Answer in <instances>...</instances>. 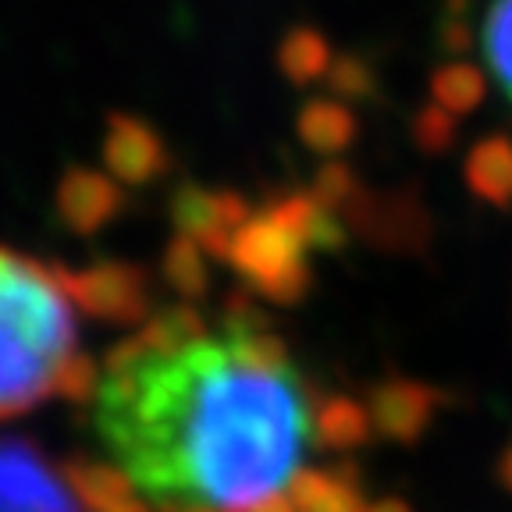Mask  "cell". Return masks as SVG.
Here are the masks:
<instances>
[{"instance_id": "ffe728a7", "label": "cell", "mask_w": 512, "mask_h": 512, "mask_svg": "<svg viewBox=\"0 0 512 512\" xmlns=\"http://www.w3.org/2000/svg\"><path fill=\"white\" fill-rule=\"evenodd\" d=\"M495 477H498V484H502V488L512 495V438L505 441L502 456H498V463H495Z\"/></svg>"}, {"instance_id": "4fadbf2b", "label": "cell", "mask_w": 512, "mask_h": 512, "mask_svg": "<svg viewBox=\"0 0 512 512\" xmlns=\"http://www.w3.org/2000/svg\"><path fill=\"white\" fill-rule=\"evenodd\" d=\"M431 96L441 111L466 118V114H473L484 104V96H488V75L470 61H445L441 68H434V75H431Z\"/></svg>"}, {"instance_id": "3957f363", "label": "cell", "mask_w": 512, "mask_h": 512, "mask_svg": "<svg viewBox=\"0 0 512 512\" xmlns=\"http://www.w3.org/2000/svg\"><path fill=\"white\" fill-rule=\"evenodd\" d=\"M224 260H232L235 271L274 303L292 306L313 288V267L306 264V242L274 210L249 217L235 232Z\"/></svg>"}, {"instance_id": "52a82bcc", "label": "cell", "mask_w": 512, "mask_h": 512, "mask_svg": "<svg viewBox=\"0 0 512 512\" xmlns=\"http://www.w3.org/2000/svg\"><path fill=\"white\" fill-rule=\"evenodd\" d=\"M466 189L495 210H512V139L495 132L470 146L463 160Z\"/></svg>"}, {"instance_id": "d6986e66", "label": "cell", "mask_w": 512, "mask_h": 512, "mask_svg": "<svg viewBox=\"0 0 512 512\" xmlns=\"http://www.w3.org/2000/svg\"><path fill=\"white\" fill-rule=\"evenodd\" d=\"M313 196L328 210H342L360 200L363 189H360V178L352 175L349 164H324V171H320L317 182H313Z\"/></svg>"}, {"instance_id": "44dd1931", "label": "cell", "mask_w": 512, "mask_h": 512, "mask_svg": "<svg viewBox=\"0 0 512 512\" xmlns=\"http://www.w3.org/2000/svg\"><path fill=\"white\" fill-rule=\"evenodd\" d=\"M363 512H413V509H409V502H402V498H377V502H370Z\"/></svg>"}, {"instance_id": "8fae6325", "label": "cell", "mask_w": 512, "mask_h": 512, "mask_svg": "<svg viewBox=\"0 0 512 512\" xmlns=\"http://www.w3.org/2000/svg\"><path fill=\"white\" fill-rule=\"evenodd\" d=\"M299 139L310 146L313 153H324V157H338L345 153L352 143H356V132H360V121L342 100L335 96H320V100H310L299 111Z\"/></svg>"}, {"instance_id": "7c38bea8", "label": "cell", "mask_w": 512, "mask_h": 512, "mask_svg": "<svg viewBox=\"0 0 512 512\" xmlns=\"http://www.w3.org/2000/svg\"><path fill=\"white\" fill-rule=\"evenodd\" d=\"M118 207V192L114 182L96 171H79L68 175L61 185V214L79 228V232H93L96 224H104Z\"/></svg>"}, {"instance_id": "e0dca14e", "label": "cell", "mask_w": 512, "mask_h": 512, "mask_svg": "<svg viewBox=\"0 0 512 512\" xmlns=\"http://www.w3.org/2000/svg\"><path fill=\"white\" fill-rule=\"evenodd\" d=\"M168 274L185 296H200V292H207V256H203L200 242L178 239L175 249L168 253Z\"/></svg>"}, {"instance_id": "2e32d148", "label": "cell", "mask_w": 512, "mask_h": 512, "mask_svg": "<svg viewBox=\"0 0 512 512\" xmlns=\"http://www.w3.org/2000/svg\"><path fill=\"white\" fill-rule=\"evenodd\" d=\"M409 128H413L416 150L427 153V157H441V153L452 150L459 139V118L456 114L441 111L438 104L420 107V111L413 114V125Z\"/></svg>"}, {"instance_id": "8992f818", "label": "cell", "mask_w": 512, "mask_h": 512, "mask_svg": "<svg viewBox=\"0 0 512 512\" xmlns=\"http://www.w3.org/2000/svg\"><path fill=\"white\" fill-rule=\"evenodd\" d=\"M72 299H79L86 310L100 317H139L146 310V281L139 271L125 264H104L86 274H68Z\"/></svg>"}, {"instance_id": "277c9868", "label": "cell", "mask_w": 512, "mask_h": 512, "mask_svg": "<svg viewBox=\"0 0 512 512\" xmlns=\"http://www.w3.org/2000/svg\"><path fill=\"white\" fill-rule=\"evenodd\" d=\"M0 512H93L75 470L25 438H0Z\"/></svg>"}, {"instance_id": "30bf717a", "label": "cell", "mask_w": 512, "mask_h": 512, "mask_svg": "<svg viewBox=\"0 0 512 512\" xmlns=\"http://www.w3.org/2000/svg\"><path fill=\"white\" fill-rule=\"evenodd\" d=\"M374 416L363 402L349 399V395H335V399L320 402L313 413V445L328 448V452H352V448L367 445L374 438Z\"/></svg>"}, {"instance_id": "7a4b0ae2", "label": "cell", "mask_w": 512, "mask_h": 512, "mask_svg": "<svg viewBox=\"0 0 512 512\" xmlns=\"http://www.w3.org/2000/svg\"><path fill=\"white\" fill-rule=\"evenodd\" d=\"M75 356V299L40 260L0 246V420L64 392Z\"/></svg>"}, {"instance_id": "ac0fdd59", "label": "cell", "mask_w": 512, "mask_h": 512, "mask_svg": "<svg viewBox=\"0 0 512 512\" xmlns=\"http://www.w3.org/2000/svg\"><path fill=\"white\" fill-rule=\"evenodd\" d=\"M328 86L338 96H345V100H370V96H377L374 68H370V61H363L356 54L335 57V64H331L328 72Z\"/></svg>"}, {"instance_id": "ba28073f", "label": "cell", "mask_w": 512, "mask_h": 512, "mask_svg": "<svg viewBox=\"0 0 512 512\" xmlns=\"http://www.w3.org/2000/svg\"><path fill=\"white\" fill-rule=\"evenodd\" d=\"M288 498L296 512H363L360 473L352 463L331 470H299L288 484Z\"/></svg>"}, {"instance_id": "9a60e30c", "label": "cell", "mask_w": 512, "mask_h": 512, "mask_svg": "<svg viewBox=\"0 0 512 512\" xmlns=\"http://www.w3.org/2000/svg\"><path fill=\"white\" fill-rule=\"evenodd\" d=\"M484 57L491 75L512 100V0H491L484 15Z\"/></svg>"}, {"instance_id": "5bb4252c", "label": "cell", "mask_w": 512, "mask_h": 512, "mask_svg": "<svg viewBox=\"0 0 512 512\" xmlns=\"http://www.w3.org/2000/svg\"><path fill=\"white\" fill-rule=\"evenodd\" d=\"M278 64H281V72H285L288 82H296V86H310V82L324 79V75L331 72L335 54H331L324 32L310 29V25H299V29H292L285 40H281Z\"/></svg>"}, {"instance_id": "9c48e42d", "label": "cell", "mask_w": 512, "mask_h": 512, "mask_svg": "<svg viewBox=\"0 0 512 512\" xmlns=\"http://www.w3.org/2000/svg\"><path fill=\"white\" fill-rule=\"evenodd\" d=\"M107 164H111V175L125 182H146L164 164V146L143 121L118 114L111 118V136H107Z\"/></svg>"}, {"instance_id": "5b68a950", "label": "cell", "mask_w": 512, "mask_h": 512, "mask_svg": "<svg viewBox=\"0 0 512 512\" xmlns=\"http://www.w3.org/2000/svg\"><path fill=\"white\" fill-rule=\"evenodd\" d=\"M441 406H445V392L413 377H384L370 388L367 399L374 431L399 445H416L424 438Z\"/></svg>"}, {"instance_id": "6da1fadb", "label": "cell", "mask_w": 512, "mask_h": 512, "mask_svg": "<svg viewBox=\"0 0 512 512\" xmlns=\"http://www.w3.org/2000/svg\"><path fill=\"white\" fill-rule=\"evenodd\" d=\"M96 434L136 495L168 512H256L288 491L313 413L288 345L253 306L224 328L175 310L111 352Z\"/></svg>"}]
</instances>
